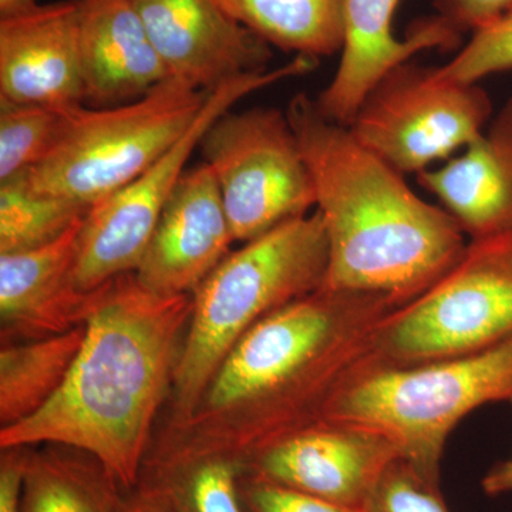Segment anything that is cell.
Here are the masks:
<instances>
[{"mask_svg": "<svg viewBox=\"0 0 512 512\" xmlns=\"http://www.w3.org/2000/svg\"><path fill=\"white\" fill-rule=\"evenodd\" d=\"M232 242L217 178L202 161L178 181L134 274L157 295H191L224 261Z\"/></svg>", "mask_w": 512, "mask_h": 512, "instance_id": "obj_13", "label": "cell"}, {"mask_svg": "<svg viewBox=\"0 0 512 512\" xmlns=\"http://www.w3.org/2000/svg\"><path fill=\"white\" fill-rule=\"evenodd\" d=\"M28 171L0 181V254L50 244L89 214L79 202L33 190Z\"/></svg>", "mask_w": 512, "mask_h": 512, "instance_id": "obj_22", "label": "cell"}, {"mask_svg": "<svg viewBox=\"0 0 512 512\" xmlns=\"http://www.w3.org/2000/svg\"><path fill=\"white\" fill-rule=\"evenodd\" d=\"M394 309L377 293L323 286L266 316L229 350L191 416L151 444L143 473L208 457L242 464L320 419Z\"/></svg>", "mask_w": 512, "mask_h": 512, "instance_id": "obj_1", "label": "cell"}, {"mask_svg": "<svg viewBox=\"0 0 512 512\" xmlns=\"http://www.w3.org/2000/svg\"><path fill=\"white\" fill-rule=\"evenodd\" d=\"M171 77L214 92L265 72L272 46L242 26L220 0H131Z\"/></svg>", "mask_w": 512, "mask_h": 512, "instance_id": "obj_12", "label": "cell"}, {"mask_svg": "<svg viewBox=\"0 0 512 512\" xmlns=\"http://www.w3.org/2000/svg\"><path fill=\"white\" fill-rule=\"evenodd\" d=\"M399 0H343L345 43L338 72L319 93L322 114L348 127L357 109L383 74L427 49H454L461 36L437 16L413 25L407 39L393 35Z\"/></svg>", "mask_w": 512, "mask_h": 512, "instance_id": "obj_16", "label": "cell"}, {"mask_svg": "<svg viewBox=\"0 0 512 512\" xmlns=\"http://www.w3.org/2000/svg\"><path fill=\"white\" fill-rule=\"evenodd\" d=\"M512 407V399L510 400ZM481 488L488 497H498V495L512 493V456L507 460L495 464L483 480Z\"/></svg>", "mask_w": 512, "mask_h": 512, "instance_id": "obj_31", "label": "cell"}, {"mask_svg": "<svg viewBox=\"0 0 512 512\" xmlns=\"http://www.w3.org/2000/svg\"><path fill=\"white\" fill-rule=\"evenodd\" d=\"M29 447L2 450L0 457V512H20L23 480L28 466Z\"/></svg>", "mask_w": 512, "mask_h": 512, "instance_id": "obj_29", "label": "cell"}, {"mask_svg": "<svg viewBox=\"0 0 512 512\" xmlns=\"http://www.w3.org/2000/svg\"><path fill=\"white\" fill-rule=\"evenodd\" d=\"M210 92L168 77L120 106H77L49 156L28 171L33 190L93 208L156 163L190 128Z\"/></svg>", "mask_w": 512, "mask_h": 512, "instance_id": "obj_6", "label": "cell"}, {"mask_svg": "<svg viewBox=\"0 0 512 512\" xmlns=\"http://www.w3.org/2000/svg\"><path fill=\"white\" fill-rule=\"evenodd\" d=\"M318 63L313 57L296 56L278 69L245 74L210 92L197 119L180 140L136 180L90 208L80 229L70 274L74 291L92 292L116 276L136 272L165 205L187 170L188 160L215 120L249 94L285 79L305 76Z\"/></svg>", "mask_w": 512, "mask_h": 512, "instance_id": "obj_8", "label": "cell"}, {"mask_svg": "<svg viewBox=\"0 0 512 512\" xmlns=\"http://www.w3.org/2000/svg\"><path fill=\"white\" fill-rule=\"evenodd\" d=\"M512 336V232L468 241L450 271L376 329L370 355L396 366L471 355Z\"/></svg>", "mask_w": 512, "mask_h": 512, "instance_id": "obj_7", "label": "cell"}, {"mask_svg": "<svg viewBox=\"0 0 512 512\" xmlns=\"http://www.w3.org/2000/svg\"><path fill=\"white\" fill-rule=\"evenodd\" d=\"M511 399L512 336L481 352L412 366L390 365L369 352L320 419L375 431L426 483L440 488L444 448L457 424L484 404Z\"/></svg>", "mask_w": 512, "mask_h": 512, "instance_id": "obj_5", "label": "cell"}, {"mask_svg": "<svg viewBox=\"0 0 512 512\" xmlns=\"http://www.w3.org/2000/svg\"><path fill=\"white\" fill-rule=\"evenodd\" d=\"M84 218L50 244L0 254L2 345L50 338L89 320L99 301L101 286L80 293L70 285Z\"/></svg>", "mask_w": 512, "mask_h": 512, "instance_id": "obj_15", "label": "cell"}, {"mask_svg": "<svg viewBox=\"0 0 512 512\" xmlns=\"http://www.w3.org/2000/svg\"><path fill=\"white\" fill-rule=\"evenodd\" d=\"M268 45L296 56H333L345 43L343 0H220Z\"/></svg>", "mask_w": 512, "mask_h": 512, "instance_id": "obj_21", "label": "cell"}, {"mask_svg": "<svg viewBox=\"0 0 512 512\" xmlns=\"http://www.w3.org/2000/svg\"><path fill=\"white\" fill-rule=\"evenodd\" d=\"M86 335V323L69 332L0 349V429L29 419L66 382Z\"/></svg>", "mask_w": 512, "mask_h": 512, "instance_id": "obj_20", "label": "cell"}, {"mask_svg": "<svg viewBox=\"0 0 512 512\" xmlns=\"http://www.w3.org/2000/svg\"><path fill=\"white\" fill-rule=\"evenodd\" d=\"M437 18L453 30L473 32L491 25L512 9V0H434Z\"/></svg>", "mask_w": 512, "mask_h": 512, "instance_id": "obj_28", "label": "cell"}, {"mask_svg": "<svg viewBox=\"0 0 512 512\" xmlns=\"http://www.w3.org/2000/svg\"><path fill=\"white\" fill-rule=\"evenodd\" d=\"M437 70L444 79L458 83H478L491 74L512 70V9L473 33L463 50Z\"/></svg>", "mask_w": 512, "mask_h": 512, "instance_id": "obj_25", "label": "cell"}, {"mask_svg": "<svg viewBox=\"0 0 512 512\" xmlns=\"http://www.w3.org/2000/svg\"><path fill=\"white\" fill-rule=\"evenodd\" d=\"M191 312L192 295H157L134 272L101 285L66 382L32 417L0 429V448H74L99 461L124 490L136 488Z\"/></svg>", "mask_w": 512, "mask_h": 512, "instance_id": "obj_2", "label": "cell"}, {"mask_svg": "<svg viewBox=\"0 0 512 512\" xmlns=\"http://www.w3.org/2000/svg\"><path fill=\"white\" fill-rule=\"evenodd\" d=\"M367 512H448L440 488L426 483L402 458L387 468Z\"/></svg>", "mask_w": 512, "mask_h": 512, "instance_id": "obj_26", "label": "cell"}, {"mask_svg": "<svg viewBox=\"0 0 512 512\" xmlns=\"http://www.w3.org/2000/svg\"><path fill=\"white\" fill-rule=\"evenodd\" d=\"M133 494L123 498L121 512H177L170 501L146 485L138 484Z\"/></svg>", "mask_w": 512, "mask_h": 512, "instance_id": "obj_30", "label": "cell"}, {"mask_svg": "<svg viewBox=\"0 0 512 512\" xmlns=\"http://www.w3.org/2000/svg\"><path fill=\"white\" fill-rule=\"evenodd\" d=\"M311 171L329 245L325 288L377 293L396 309L460 261L467 235L443 207L421 200L403 174L299 93L286 109Z\"/></svg>", "mask_w": 512, "mask_h": 512, "instance_id": "obj_3", "label": "cell"}, {"mask_svg": "<svg viewBox=\"0 0 512 512\" xmlns=\"http://www.w3.org/2000/svg\"><path fill=\"white\" fill-rule=\"evenodd\" d=\"M417 181L458 222L468 241L512 232V99L460 157Z\"/></svg>", "mask_w": 512, "mask_h": 512, "instance_id": "obj_18", "label": "cell"}, {"mask_svg": "<svg viewBox=\"0 0 512 512\" xmlns=\"http://www.w3.org/2000/svg\"><path fill=\"white\" fill-rule=\"evenodd\" d=\"M72 109L0 100V181L42 163L62 137Z\"/></svg>", "mask_w": 512, "mask_h": 512, "instance_id": "obj_24", "label": "cell"}, {"mask_svg": "<svg viewBox=\"0 0 512 512\" xmlns=\"http://www.w3.org/2000/svg\"><path fill=\"white\" fill-rule=\"evenodd\" d=\"M0 100L57 109L84 106L76 0L0 18Z\"/></svg>", "mask_w": 512, "mask_h": 512, "instance_id": "obj_14", "label": "cell"}, {"mask_svg": "<svg viewBox=\"0 0 512 512\" xmlns=\"http://www.w3.org/2000/svg\"><path fill=\"white\" fill-rule=\"evenodd\" d=\"M84 106H120L170 76L131 0H76Z\"/></svg>", "mask_w": 512, "mask_h": 512, "instance_id": "obj_17", "label": "cell"}, {"mask_svg": "<svg viewBox=\"0 0 512 512\" xmlns=\"http://www.w3.org/2000/svg\"><path fill=\"white\" fill-rule=\"evenodd\" d=\"M200 148L234 241L245 244L316 207L311 171L286 111L229 110L208 128Z\"/></svg>", "mask_w": 512, "mask_h": 512, "instance_id": "obj_9", "label": "cell"}, {"mask_svg": "<svg viewBox=\"0 0 512 512\" xmlns=\"http://www.w3.org/2000/svg\"><path fill=\"white\" fill-rule=\"evenodd\" d=\"M491 113L478 83L453 82L437 67L407 60L380 77L348 127L394 170L417 175L476 140Z\"/></svg>", "mask_w": 512, "mask_h": 512, "instance_id": "obj_10", "label": "cell"}, {"mask_svg": "<svg viewBox=\"0 0 512 512\" xmlns=\"http://www.w3.org/2000/svg\"><path fill=\"white\" fill-rule=\"evenodd\" d=\"M121 505H123V504H121ZM120 512H121V511H120Z\"/></svg>", "mask_w": 512, "mask_h": 512, "instance_id": "obj_33", "label": "cell"}, {"mask_svg": "<svg viewBox=\"0 0 512 512\" xmlns=\"http://www.w3.org/2000/svg\"><path fill=\"white\" fill-rule=\"evenodd\" d=\"M37 6V0H0V18L22 15Z\"/></svg>", "mask_w": 512, "mask_h": 512, "instance_id": "obj_32", "label": "cell"}, {"mask_svg": "<svg viewBox=\"0 0 512 512\" xmlns=\"http://www.w3.org/2000/svg\"><path fill=\"white\" fill-rule=\"evenodd\" d=\"M30 451L20 512H120V485L99 461L74 448Z\"/></svg>", "mask_w": 512, "mask_h": 512, "instance_id": "obj_19", "label": "cell"}, {"mask_svg": "<svg viewBox=\"0 0 512 512\" xmlns=\"http://www.w3.org/2000/svg\"><path fill=\"white\" fill-rule=\"evenodd\" d=\"M329 245L318 210L229 252L192 295L167 427L194 412L222 360L266 316L325 286Z\"/></svg>", "mask_w": 512, "mask_h": 512, "instance_id": "obj_4", "label": "cell"}, {"mask_svg": "<svg viewBox=\"0 0 512 512\" xmlns=\"http://www.w3.org/2000/svg\"><path fill=\"white\" fill-rule=\"evenodd\" d=\"M242 467L227 457H208L141 476V485L164 495L177 512H247L239 493Z\"/></svg>", "mask_w": 512, "mask_h": 512, "instance_id": "obj_23", "label": "cell"}, {"mask_svg": "<svg viewBox=\"0 0 512 512\" xmlns=\"http://www.w3.org/2000/svg\"><path fill=\"white\" fill-rule=\"evenodd\" d=\"M397 458L393 444L375 431L318 419L272 441L241 467L244 476L366 511Z\"/></svg>", "mask_w": 512, "mask_h": 512, "instance_id": "obj_11", "label": "cell"}, {"mask_svg": "<svg viewBox=\"0 0 512 512\" xmlns=\"http://www.w3.org/2000/svg\"><path fill=\"white\" fill-rule=\"evenodd\" d=\"M239 493L247 512H367L329 503L242 473L239 477Z\"/></svg>", "mask_w": 512, "mask_h": 512, "instance_id": "obj_27", "label": "cell"}]
</instances>
